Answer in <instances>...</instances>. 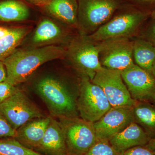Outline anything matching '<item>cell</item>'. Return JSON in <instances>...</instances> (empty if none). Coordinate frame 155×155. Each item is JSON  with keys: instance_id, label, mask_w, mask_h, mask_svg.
I'll return each mask as SVG.
<instances>
[{"instance_id": "16", "label": "cell", "mask_w": 155, "mask_h": 155, "mask_svg": "<svg viewBox=\"0 0 155 155\" xmlns=\"http://www.w3.org/2000/svg\"><path fill=\"white\" fill-rule=\"evenodd\" d=\"M45 9L68 26L78 29V0H48Z\"/></svg>"}, {"instance_id": "3", "label": "cell", "mask_w": 155, "mask_h": 155, "mask_svg": "<svg viewBox=\"0 0 155 155\" xmlns=\"http://www.w3.org/2000/svg\"><path fill=\"white\" fill-rule=\"evenodd\" d=\"M35 90L53 117H78L76 101L61 80L51 76L43 78L36 83Z\"/></svg>"}, {"instance_id": "25", "label": "cell", "mask_w": 155, "mask_h": 155, "mask_svg": "<svg viewBox=\"0 0 155 155\" xmlns=\"http://www.w3.org/2000/svg\"><path fill=\"white\" fill-rule=\"evenodd\" d=\"M16 133L17 130L11 126L0 111V138H15Z\"/></svg>"}, {"instance_id": "31", "label": "cell", "mask_w": 155, "mask_h": 155, "mask_svg": "<svg viewBox=\"0 0 155 155\" xmlns=\"http://www.w3.org/2000/svg\"><path fill=\"white\" fill-rule=\"evenodd\" d=\"M11 28L5 26H0V38L5 36L10 32Z\"/></svg>"}, {"instance_id": "22", "label": "cell", "mask_w": 155, "mask_h": 155, "mask_svg": "<svg viewBox=\"0 0 155 155\" xmlns=\"http://www.w3.org/2000/svg\"><path fill=\"white\" fill-rule=\"evenodd\" d=\"M0 155H45L22 145L14 138H0Z\"/></svg>"}, {"instance_id": "1", "label": "cell", "mask_w": 155, "mask_h": 155, "mask_svg": "<svg viewBox=\"0 0 155 155\" xmlns=\"http://www.w3.org/2000/svg\"><path fill=\"white\" fill-rule=\"evenodd\" d=\"M66 54V49L51 45L30 50H15L3 61L7 72L6 81L16 86L27 80L42 64L65 58Z\"/></svg>"}, {"instance_id": "29", "label": "cell", "mask_w": 155, "mask_h": 155, "mask_svg": "<svg viewBox=\"0 0 155 155\" xmlns=\"http://www.w3.org/2000/svg\"><path fill=\"white\" fill-rule=\"evenodd\" d=\"M7 79V72L3 61H0V83Z\"/></svg>"}, {"instance_id": "21", "label": "cell", "mask_w": 155, "mask_h": 155, "mask_svg": "<svg viewBox=\"0 0 155 155\" xmlns=\"http://www.w3.org/2000/svg\"><path fill=\"white\" fill-rule=\"evenodd\" d=\"M28 8L23 3L15 0L0 2V20L5 22L23 21L29 16Z\"/></svg>"}, {"instance_id": "28", "label": "cell", "mask_w": 155, "mask_h": 155, "mask_svg": "<svg viewBox=\"0 0 155 155\" xmlns=\"http://www.w3.org/2000/svg\"><path fill=\"white\" fill-rule=\"evenodd\" d=\"M123 155H154L153 152L145 146H137L127 150Z\"/></svg>"}, {"instance_id": "33", "label": "cell", "mask_w": 155, "mask_h": 155, "mask_svg": "<svg viewBox=\"0 0 155 155\" xmlns=\"http://www.w3.org/2000/svg\"><path fill=\"white\" fill-rule=\"evenodd\" d=\"M150 18L151 19H155V10L152 11L150 15Z\"/></svg>"}, {"instance_id": "34", "label": "cell", "mask_w": 155, "mask_h": 155, "mask_svg": "<svg viewBox=\"0 0 155 155\" xmlns=\"http://www.w3.org/2000/svg\"><path fill=\"white\" fill-rule=\"evenodd\" d=\"M152 74L155 78V61L153 64L152 70Z\"/></svg>"}, {"instance_id": "13", "label": "cell", "mask_w": 155, "mask_h": 155, "mask_svg": "<svg viewBox=\"0 0 155 155\" xmlns=\"http://www.w3.org/2000/svg\"><path fill=\"white\" fill-rule=\"evenodd\" d=\"M35 151L45 155H67L64 132L59 121L51 117L45 135Z\"/></svg>"}, {"instance_id": "18", "label": "cell", "mask_w": 155, "mask_h": 155, "mask_svg": "<svg viewBox=\"0 0 155 155\" xmlns=\"http://www.w3.org/2000/svg\"><path fill=\"white\" fill-rule=\"evenodd\" d=\"M133 39L134 61L139 67L152 74L155 61V48L149 42L138 37Z\"/></svg>"}, {"instance_id": "7", "label": "cell", "mask_w": 155, "mask_h": 155, "mask_svg": "<svg viewBox=\"0 0 155 155\" xmlns=\"http://www.w3.org/2000/svg\"><path fill=\"white\" fill-rule=\"evenodd\" d=\"M68 154L85 155L96 142L93 123L79 117L60 118Z\"/></svg>"}, {"instance_id": "26", "label": "cell", "mask_w": 155, "mask_h": 155, "mask_svg": "<svg viewBox=\"0 0 155 155\" xmlns=\"http://www.w3.org/2000/svg\"><path fill=\"white\" fill-rule=\"evenodd\" d=\"M18 89L6 81L0 83V104L14 94Z\"/></svg>"}, {"instance_id": "2", "label": "cell", "mask_w": 155, "mask_h": 155, "mask_svg": "<svg viewBox=\"0 0 155 155\" xmlns=\"http://www.w3.org/2000/svg\"><path fill=\"white\" fill-rule=\"evenodd\" d=\"M150 13L125 2L107 22L88 36L95 42L114 38L133 39L138 36Z\"/></svg>"}, {"instance_id": "32", "label": "cell", "mask_w": 155, "mask_h": 155, "mask_svg": "<svg viewBox=\"0 0 155 155\" xmlns=\"http://www.w3.org/2000/svg\"><path fill=\"white\" fill-rule=\"evenodd\" d=\"M29 1H31V2H33L35 3H39L42 2H47L48 0H29Z\"/></svg>"}, {"instance_id": "10", "label": "cell", "mask_w": 155, "mask_h": 155, "mask_svg": "<svg viewBox=\"0 0 155 155\" xmlns=\"http://www.w3.org/2000/svg\"><path fill=\"white\" fill-rule=\"evenodd\" d=\"M0 111L16 130L32 119L45 117L41 110L19 89L0 104Z\"/></svg>"}, {"instance_id": "15", "label": "cell", "mask_w": 155, "mask_h": 155, "mask_svg": "<svg viewBox=\"0 0 155 155\" xmlns=\"http://www.w3.org/2000/svg\"><path fill=\"white\" fill-rule=\"evenodd\" d=\"M151 138L140 126L133 122L109 141L116 150L124 153L134 147L145 146Z\"/></svg>"}, {"instance_id": "11", "label": "cell", "mask_w": 155, "mask_h": 155, "mask_svg": "<svg viewBox=\"0 0 155 155\" xmlns=\"http://www.w3.org/2000/svg\"><path fill=\"white\" fill-rule=\"evenodd\" d=\"M133 107H111L93 123L97 139L109 140L134 122Z\"/></svg>"}, {"instance_id": "8", "label": "cell", "mask_w": 155, "mask_h": 155, "mask_svg": "<svg viewBox=\"0 0 155 155\" xmlns=\"http://www.w3.org/2000/svg\"><path fill=\"white\" fill-rule=\"evenodd\" d=\"M133 39L114 38L97 42L102 67L121 72L134 64Z\"/></svg>"}, {"instance_id": "35", "label": "cell", "mask_w": 155, "mask_h": 155, "mask_svg": "<svg viewBox=\"0 0 155 155\" xmlns=\"http://www.w3.org/2000/svg\"><path fill=\"white\" fill-rule=\"evenodd\" d=\"M151 99L153 100L155 102V94L153 95Z\"/></svg>"}, {"instance_id": "20", "label": "cell", "mask_w": 155, "mask_h": 155, "mask_svg": "<svg viewBox=\"0 0 155 155\" xmlns=\"http://www.w3.org/2000/svg\"><path fill=\"white\" fill-rule=\"evenodd\" d=\"M27 27L11 28L5 36L0 38V61H3L16 50L29 31Z\"/></svg>"}, {"instance_id": "27", "label": "cell", "mask_w": 155, "mask_h": 155, "mask_svg": "<svg viewBox=\"0 0 155 155\" xmlns=\"http://www.w3.org/2000/svg\"><path fill=\"white\" fill-rule=\"evenodd\" d=\"M125 1L143 11L151 12L155 10V0H125Z\"/></svg>"}, {"instance_id": "5", "label": "cell", "mask_w": 155, "mask_h": 155, "mask_svg": "<svg viewBox=\"0 0 155 155\" xmlns=\"http://www.w3.org/2000/svg\"><path fill=\"white\" fill-rule=\"evenodd\" d=\"M80 33L89 35L105 24L125 2V0H78Z\"/></svg>"}, {"instance_id": "19", "label": "cell", "mask_w": 155, "mask_h": 155, "mask_svg": "<svg viewBox=\"0 0 155 155\" xmlns=\"http://www.w3.org/2000/svg\"><path fill=\"white\" fill-rule=\"evenodd\" d=\"M134 122L151 138L155 135V107L147 101H137L133 107Z\"/></svg>"}, {"instance_id": "36", "label": "cell", "mask_w": 155, "mask_h": 155, "mask_svg": "<svg viewBox=\"0 0 155 155\" xmlns=\"http://www.w3.org/2000/svg\"><path fill=\"white\" fill-rule=\"evenodd\" d=\"M153 155H155V150L153 151Z\"/></svg>"}, {"instance_id": "12", "label": "cell", "mask_w": 155, "mask_h": 155, "mask_svg": "<svg viewBox=\"0 0 155 155\" xmlns=\"http://www.w3.org/2000/svg\"><path fill=\"white\" fill-rule=\"evenodd\" d=\"M131 97L139 101L151 99L155 94V78L134 64L121 72Z\"/></svg>"}, {"instance_id": "37", "label": "cell", "mask_w": 155, "mask_h": 155, "mask_svg": "<svg viewBox=\"0 0 155 155\" xmlns=\"http://www.w3.org/2000/svg\"><path fill=\"white\" fill-rule=\"evenodd\" d=\"M70 155V154H68V155Z\"/></svg>"}, {"instance_id": "6", "label": "cell", "mask_w": 155, "mask_h": 155, "mask_svg": "<svg viewBox=\"0 0 155 155\" xmlns=\"http://www.w3.org/2000/svg\"><path fill=\"white\" fill-rule=\"evenodd\" d=\"M76 104L81 118L92 123L99 120L112 107L102 88L84 75L81 78Z\"/></svg>"}, {"instance_id": "9", "label": "cell", "mask_w": 155, "mask_h": 155, "mask_svg": "<svg viewBox=\"0 0 155 155\" xmlns=\"http://www.w3.org/2000/svg\"><path fill=\"white\" fill-rule=\"evenodd\" d=\"M91 81L102 88L112 107H133L136 102L131 97L119 71L102 67Z\"/></svg>"}, {"instance_id": "4", "label": "cell", "mask_w": 155, "mask_h": 155, "mask_svg": "<svg viewBox=\"0 0 155 155\" xmlns=\"http://www.w3.org/2000/svg\"><path fill=\"white\" fill-rule=\"evenodd\" d=\"M65 58L80 73L92 80L97 72L102 68L99 59L98 45L88 35L79 33L70 39Z\"/></svg>"}, {"instance_id": "24", "label": "cell", "mask_w": 155, "mask_h": 155, "mask_svg": "<svg viewBox=\"0 0 155 155\" xmlns=\"http://www.w3.org/2000/svg\"><path fill=\"white\" fill-rule=\"evenodd\" d=\"M137 37L149 42L155 48V19H148Z\"/></svg>"}, {"instance_id": "30", "label": "cell", "mask_w": 155, "mask_h": 155, "mask_svg": "<svg viewBox=\"0 0 155 155\" xmlns=\"http://www.w3.org/2000/svg\"><path fill=\"white\" fill-rule=\"evenodd\" d=\"M145 147L149 150H150L152 151L155 150V138L150 139V141L147 144Z\"/></svg>"}, {"instance_id": "23", "label": "cell", "mask_w": 155, "mask_h": 155, "mask_svg": "<svg viewBox=\"0 0 155 155\" xmlns=\"http://www.w3.org/2000/svg\"><path fill=\"white\" fill-rule=\"evenodd\" d=\"M116 150L109 140L97 139L96 142L85 155H123Z\"/></svg>"}, {"instance_id": "17", "label": "cell", "mask_w": 155, "mask_h": 155, "mask_svg": "<svg viewBox=\"0 0 155 155\" xmlns=\"http://www.w3.org/2000/svg\"><path fill=\"white\" fill-rule=\"evenodd\" d=\"M67 35L59 26L48 19H44L39 23L33 36L32 42L34 45H45L61 41L66 38Z\"/></svg>"}, {"instance_id": "14", "label": "cell", "mask_w": 155, "mask_h": 155, "mask_svg": "<svg viewBox=\"0 0 155 155\" xmlns=\"http://www.w3.org/2000/svg\"><path fill=\"white\" fill-rule=\"evenodd\" d=\"M51 116L32 119L17 130L15 139L28 148L35 150L49 124Z\"/></svg>"}]
</instances>
